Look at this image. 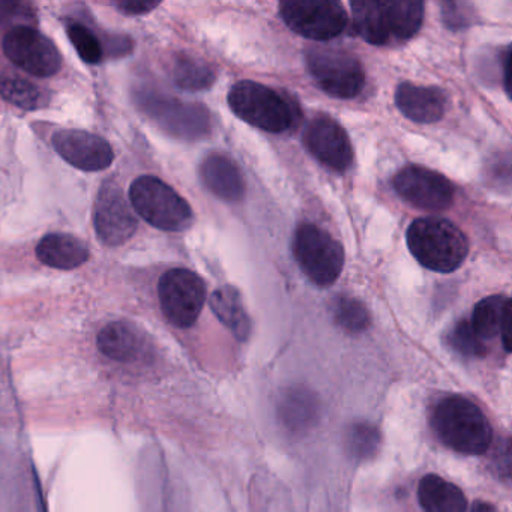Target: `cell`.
I'll return each mask as SVG.
<instances>
[{"label":"cell","mask_w":512,"mask_h":512,"mask_svg":"<svg viewBox=\"0 0 512 512\" xmlns=\"http://www.w3.org/2000/svg\"><path fill=\"white\" fill-rule=\"evenodd\" d=\"M353 29L373 46L401 44L415 37L424 22L419 0H353Z\"/></svg>","instance_id":"6da1fadb"},{"label":"cell","mask_w":512,"mask_h":512,"mask_svg":"<svg viewBox=\"0 0 512 512\" xmlns=\"http://www.w3.org/2000/svg\"><path fill=\"white\" fill-rule=\"evenodd\" d=\"M406 238L419 265L439 274L457 271L469 254L466 235L446 218H418L410 224Z\"/></svg>","instance_id":"7a4b0ae2"},{"label":"cell","mask_w":512,"mask_h":512,"mask_svg":"<svg viewBox=\"0 0 512 512\" xmlns=\"http://www.w3.org/2000/svg\"><path fill=\"white\" fill-rule=\"evenodd\" d=\"M431 422L437 437L458 454L482 455L490 448L493 430L487 416L463 395L440 400Z\"/></svg>","instance_id":"3957f363"},{"label":"cell","mask_w":512,"mask_h":512,"mask_svg":"<svg viewBox=\"0 0 512 512\" xmlns=\"http://www.w3.org/2000/svg\"><path fill=\"white\" fill-rule=\"evenodd\" d=\"M134 101L146 118L176 139L191 142L211 133V116L202 104L185 103L149 88L137 89Z\"/></svg>","instance_id":"277c9868"},{"label":"cell","mask_w":512,"mask_h":512,"mask_svg":"<svg viewBox=\"0 0 512 512\" xmlns=\"http://www.w3.org/2000/svg\"><path fill=\"white\" fill-rule=\"evenodd\" d=\"M131 208L164 232H182L193 223L190 203L157 176H140L130 187Z\"/></svg>","instance_id":"5b68a950"},{"label":"cell","mask_w":512,"mask_h":512,"mask_svg":"<svg viewBox=\"0 0 512 512\" xmlns=\"http://www.w3.org/2000/svg\"><path fill=\"white\" fill-rule=\"evenodd\" d=\"M227 103L239 119L266 133H284L295 121V112L283 95L251 80L233 85Z\"/></svg>","instance_id":"8992f818"},{"label":"cell","mask_w":512,"mask_h":512,"mask_svg":"<svg viewBox=\"0 0 512 512\" xmlns=\"http://www.w3.org/2000/svg\"><path fill=\"white\" fill-rule=\"evenodd\" d=\"M293 257L316 286H332L344 268L343 245L316 224L302 223L293 235Z\"/></svg>","instance_id":"52a82bcc"},{"label":"cell","mask_w":512,"mask_h":512,"mask_svg":"<svg viewBox=\"0 0 512 512\" xmlns=\"http://www.w3.org/2000/svg\"><path fill=\"white\" fill-rule=\"evenodd\" d=\"M305 59L311 77L325 94L352 100L364 91V67L352 53L337 47H313Z\"/></svg>","instance_id":"ba28073f"},{"label":"cell","mask_w":512,"mask_h":512,"mask_svg":"<svg viewBox=\"0 0 512 512\" xmlns=\"http://www.w3.org/2000/svg\"><path fill=\"white\" fill-rule=\"evenodd\" d=\"M158 298L166 319L176 328H191L206 302V284L190 269L167 271L158 283Z\"/></svg>","instance_id":"9c48e42d"},{"label":"cell","mask_w":512,"mask_h":512,"mask_svg":"<svg viewBox=\"0 0 512 512\" xmlns=\"http://www.w3.org/2000/svg\"><path fill=\"white\" fill-rule=\"evenodd\" d=\"M280 16L295 34L316 41L338 37L347 26V13L337 0H286Z\"/></svg>","instance_id":"30bf717a"},{"label":"cell","mask_w":512,"mask_h":512,"mask_svg":"<svg viewBox=\"0 0 512 512\" xmlns=\"http://www.w3.org/2000/svg\"><path fill=\"white\" fill-rule=\"evenodd\" d=\"M5 56L32 76L47 79L62 67V56L52 40L31 26H16L5 35Z\"/></svg>","instance_id":"8fae6325"},{"label":"cell","mask_w":512,"mask_h":512,"mask_svg":"<svg viewBox=\"0 0 512 512\" xmlns=\"http://www.w3.org/2000/svg\"><path fill=\"white\" fill-rule=\"evenodd\" d=\"M392 185L404 202L422 211H446L454 203V185L448 178L427 167H403L392 179Z\"/></svg>","instance_id":"7c38bea8"},{"label":"cell","mask_w":512,"mask_h":512,"mask_svg":"<svg viewBox=\"0 0 512 512\" xmlns=\"http://www.w3.org/2000/svg\"><path fill=\"white\" fill-rule=\"evenodd\" d=\"M94 226L98 239L107 247H119L136 233L137 217L122 188L106 181L98 191L94 206Z\"/></svg>","instance_id":"4fadbf2b"},{"label":"cell","mask_w":512,"mask_h":512,"mask_svg":"<svg viewBox=\"0 0 512 512\" xmlns=\"http://www.w3.org/2000/svg\"><path fill=\"white\" fill-rule=\"evenodd\" d=\"M305 149L323 166L346 172L353 163V148L346 130L329 116H316L302 134Z\"/></svg>","instance_id":"5bb4252c"},{"label":"cell","mask_w":512,"mask_h":512,"mask_svg":"<svg viewBox=\"0 0 512 512\" xmlns=\"http://www.w3.org/2000/svg\"><path fill=\"white\" fill-rule=\"evenodd\" d=\"M52 143L62 160L83 172H103L115 161L112 145L88 131H58L52 137Z\"/></svg>","instance_id":"9a60e30c"},{"label":"cell","mask_w":512,"mask_h":512,"mask_svg":"<svg viewBox=\"0 0 512 512\" xmlns=\"http://www.w3.org/2000/svg\"><path fill=\"white\" fill-rule=\"evenodd\" d=\"M395 104L401 115L416 124H436L446 112V97L440 89L409 82L398 86Z\"/></svg>","instance_id":"2e32d148"},{"label":"cell","mask_w":512,"mask_h":512,"mask_svg":"<svg viewBox=\"0 0 512 512\" xmlns=\"http://www.w3.org/2000/svg\"><path fill=\"white\" fill-rule=\"evenodd\" d=\"M200 178L205 187L218 199L239 202L247 185L235 161L224 154H209L200 164Z\"/></svg>","instance_id":"e0dca14e"},{"label":"cell","mask_w":512,"mask_h":512,"mask_svg":"<svg viewBox=\"0 0 512 512\" xmlns=\"http://www.w3.org/2000/svg\"><path fill=\"white\" fill-rule=\"evenodd\" d=\"M97 346L107 358L118 362H134L148 349L145 332L130 322H112L101 329Z\"/></svg>","instance_id":"ac0fdd59"},{"label":"cell","mask_w":512,"mask_h":512,"mask_svg":"<svg viewBox=\"0 0 512 512\" xmlns=\"http://www.w3.org/2000/svg\"><path fill=\"white\" fill-rule=\"evenodd\" d=\"M37 257L50 268L71 271L88 262L89 248L76 236L68 233H50L37 245Z\"/></svg>","instance_id":"d6986e66"},{"label":"cell","mask_w":512,"mask_h":512,"mask_svg":"<svg viewBox=\"0 0 512 512\" xmlns=\"http://www.w3.org/2000/svg\"><path fill=\"white\" fill-rule=\"evenodd\" d=\"M418 499L424 512H467L463 491L434 473L425 475L419 482Z\"/></svg>","instance_id":"ffe728a7"},{"label":"cell","mask_w":512,"mask_h":512,"mask_svg":"<svg viewBox=\"0 0 512 512\" xmlns=\"http://www.w3.org/2000/svg\"><path fill=\"white\" fill-rule=\"evenodd\" d=\"M211 308L221 323L238 338L247 341L251 335V320L245 311L241 293L232 286L220 287L211 296Z\"/></svg>","instance_id":"44dd1931"},{"label":"cell","mask_w":512,"mask_h":512,"mask_svg":"<svg viewBox=\"0 0 512 512\" xmlns=\"http://www.w3.org/2000/svg\"><path fill=\"white\" fill-rule=\"evenodd\" d=\"M170 76L178 88L187 92L206 91L215 83L211 65L187 53H179L173 58Z\"/></svg>","instance_id":"7402d4cb"},{"label":"cell","mask_w":512,"mask_h":512,"mask_svg":"<svg viewBox=\"0 0 512 512\" xmlns=\"http://www.w3.org/2000/svg\"><path fill=\"white\" fill-rule=\"evenodd\" d=\"M511 308V299L502 295L488 296L476 304L473 310L472 325L475 334L484 340H491L500 334L503 316Z\"/></svg>","instance_id":"603a6c76"},{"label":"cell","mask_w":512,"mask_h":512,"mask_svg":"<svg viewBox=\"0 0 512 512\" xmlns=\"http://www.w3.org/2000/svg\"><path fill=\"white\" fill-rule=\"evenodd\" d=\"M0 97L23 110H38L46 104V95L34 83L20 76H0Z\"/></svg>","instance_id":"cb8c5ba5"},{"label":"cell","mask_w":512,"mask_h":512,"mask_svg":"<svg viewBox=\"0 0 512 512\" xmlns=\"http://www.w3.org/2000/svg\"><path fill=\"white\" fill-rule=\"evenodd\" d=\"M335 323L349 334H359L370 326V313L358 299L338 296L332 307Z\"/></svg>","instance_id":"d4e9b609"},{"label":"cell","mask_w":512,"mask_h":512,"mask_svg":"<svg viewBox=\"0 0 512 512\" xmlns=\"http://www.w3.org/2000/svg\"><path fill=\"white\" fill-rule=\"evenodd\" d=\"M67 35L83 62L89 65H98L103 62L106 56L104 46L88 26L77 22L68 23Z\"/></svg>","instance_id":"484cf974"},{"label":"cell","mask_w":512,"mask_h":512,"mask_svg":"<svg viewBox=\"0 0 512 512\" xmlns=\"http://www.w3.org/2000/svg\"><path fill=\"white\" fill-rule=\"evenodd\" d=\"M449 344L455 352L470 358H484L487 355V347L484 341L475 334L472 325L467 320H461L452 328L449 334Z\"/></svg>","instance_id":"4316f807"},{"label":"cell","mask_w":512,"mask_h":512,"mask_svg":"<svg viewBox=\"0 0 512 512\" xmlns=\"http://www.w3.org/2000/svg\"><path fill=\"white\" fill-rule=\"evenodd\" d=\"M349 446L352 454L358 460H367L373 457L380 446V434L374 425L356 424L353 425L349 434Z\"/></svg>","instance_id":"83f0119b"},{"label":"cell","mask_w":512,"mask_h":512,"mask_svg":"<svg viewBox=\"0 0 512 512\" xmlns=\"http://www.w3.org/2000/svg\"><path fill=\"white\" fill-rule=\"evenodd\" d=\"M442 20L449 31H463L473 25L475 14L463 2H443Z\"/></svg>","instance_id":"f1b7e54d"},{"label":"cell","mask_w":512,"mask_h":512,"mask_svg":"<svg viewBox=\"0 0 512 512\" xmlns=\"http://www.w3.org/2000/svg\"><path fill=\"white\" fill-rule=\"evenodd\" d=\"M313 406L314 403L310 401V395L295 392L293 397L290 400H286V403L283 404L284 418L293 425L308 424L310 421L302 415L301 409Z\"/></svg>","instance_id":"f546056e"},{"label":"cell","mask_w":512,"mask_h":512,"mask_svg":"<svg viewBox=\"0 0 512 512\" xmlns=\"http://www.w3.org/2000/svg\"><path fill=\"white\" fill-rule=\"evenodd\" d=\"M158 5L160 2H155V0H121V2H116L115 7L125 16H143V14L151 13Z\"/></svg>","instance_id":"4dcf8cb0"},{"label":"cell","mask_w":512,"mask_h":512,"mask_svg":"<svg viewBox=\"0 0 512 512\" xmlns=\"http://www.w3.org/2000/svg\"><path fill=\"white\" fill-rule=\"evenodd\" d=\"M25 13H28L26 5L0 2V22H5L8 19H17V17H25Z\"/></svg>","instance_id":"1f68e13d"},{"label":"cell","mask_w":512,"mask_h":512,"mask_svg":"<svg viewBox=\"0 0 512 512\" xmlns=\"http://www.w3.org/2000/svg\"><path fill=\"white\" fill-rule=\"evenodd\" d=\"M509 61H511V49L505 50V55H503L502 58V64H503V77H505V89L506 94L511 95V91H509V86H511V83H509Z\"/></svg>","instance_id":"d6a6232c"},{"label":"cell","mask_w":512,"mask_h":512,"mask_svg":"<svg viewBox=\"0 0 512 512\" xmlns=\"http://www.w3.org/2000/svg\"><path fill=\"white\" fill-rule=\"evenodd\" d=\"M470 512H499V509L496 506L491 505V503L484 502V500H476L472 505V509Z\"/></svg>","instance_id":"836d02e7"}]
</instances>
